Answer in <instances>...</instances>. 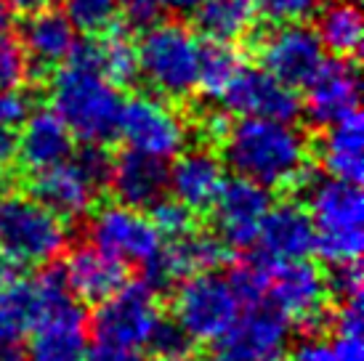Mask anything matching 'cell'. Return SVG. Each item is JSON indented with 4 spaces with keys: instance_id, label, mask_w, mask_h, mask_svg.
I'll list each match as a JSON object with an SVG mask.
<instances>
[{
    "instance_id": "obj_1",
    "label": "cell",
    "mask_w": 364,
    "mask_h": 361,
    "mask_svg": "<svg viewBox=\"0 0 364 361\" xmlns=\"http://www.w3.org/2000/svg\"><path fill=\"white\" fill-rule=\"evenodd\" d=\"M223 162L234 176L266 189H301L309 173V139L293 120L240 117L223 128Z\"/></svg>"
},
{
    "instance_id": "obj_2",
    "label": "cell",
    "mask_w": 364,
    "mask_h": 361,
    "mask_svg": "<svg viewBox=\"0 0 364 361\" xmlns=\"http://www.w3.org/2000/svg\"><path fill=\"white\" fill-rule=\"evenodd\" d=\"M122 101L120 85L99 70L96 41L75 43L51 82V107L72 136L107 146L120 133Z\"/></svg>"
},
{
    "instance_id": "obj_3",
    "label": "cell",
    "mask_w": 364,
    "mask_h": 361,
    "mask_svg": "<svg viewBox=\"0 0 364 361\" xmlns=\"http://www.w3.org/2000/svg\"><path fill=\"white\" fill-rule=\"evenodd\" d=\"M309 197L314 221V252L330 266L359 261L364 244V197L362 186L335 176H309L301 186Z\"/></svg>"
},
{
    "instance_id": "obj_4",
    "label": "cell",
    "mask_w": 364,
    "mask_h": 361,
    "mask_svg": "<svg viewBox=\"0 0 364 361\" xmlns=\"http://www.w3.org/2000/svg\"><path fill=\"white\" fill-rule=\"evenodd\" d=\"M41 311L27 330L24 361H82L88 351V313L64 281L61 269L35 274Z\"/></svg>"
},
{
    "instance_id": "obj_5",
    "label": "cell",
    "mask_w": 364,
    "mask_h": 361,
    "mask_svg": "<svg viewBox=\"0 0 364 361\" xmlns=\"http://www.w3.org/2000/svg\"><path fill=\"white\" fill-rule=\"evenodd\" d=\"M203 43L181 21H154L144 27L139 53V77L165 99H186L197 90Z\"/></svg>"
},
{
    "instance_id": "obj_6",
    "label": "cell",
    "mask_w": 364,
    "mask_h": 361,
    "mask_svg": "<svg viewBox=\"0 0 364 361\" xmlns=\"http://www.w3.org/2000/svg\"><path fill=\"white\" fill-rule=\"evenodd\" d=\"M67 221L19 191L0 189V255L16 266H48L67 247Z\"/></svg>"
},
{
    "instance_id": "obj_7",
    "label": "cell",
    "mask_w": 364,
    "mask_h": 361,
    "mask_svg": "<svg viewBox=\"0 0 364 361\" xmlns=\"http://www.w3.org/2000/svg\"><path fill=\"white\" fill-rule=\"evenodd\" d=\"M245 311L229 276L213 271H200L178 281L173 295V321L194 343H213L240 319Z\"/></svg>"
},
{
    "instance_id": "obj_8",
    "label": "cell",
    "mask_w": 364,
    "mask_h": 361,
    "mask_svg": "<svg viewBox=\"0 0 364 361\" xmlns=\"http://www.w3.org/2000/svg\"><path fill=\"white\" fill-rule=\"evenodd\" d=\"M263 303H269L290 324H298L304 330H319L327 319L330 306L327 276L309 258L269 261Z\"/></svg>"
},
{
    "instance_id": "obj_9",
    "label": "cell",
    "mask_w": 364,
    "mask_h": 361,
    "mask_svg": "<svg viewBox=\"0 0 364 361\" xmlns=\"http://www.w3.org/2000/svg\"><path fill=\"white\" fill-rule=\"evenodd\" d=\"M160 321L162 308L157 301V290L141 279L125 281L120 290L99 303V311L93 316V330L99 340L144 348Z\"/></svg>"
},
{
    "instance_id": "obj_10",
    "label": "cell",
    "mask_w": 364,
    "mask_h": 361,
    "mask_svg": "<svg viewBox=\"0 0 364 361\" xmlns=\"http://www.w3.org/2000/svg\"><path fill=\"white\" fill-rule=\"evenodd\" d=\"M91 244L99 247L122 266H149L162 247L160 231L154 229L152 218L144 210L128 205H109L102 208L91 218L88 226Z\"/></svg>"
},
{
    "instance_id": "obj_11",
    "label": "cell",
    "mask_w": 364,
    "mask_h": 361,
    "mask_svg": "<svg viewBox=\"0 0 364 361\" xmlns=\"http://www.w3.org/2000/svg\"><path fill=\"white\" fill-rule=\"evenodd\" d=\"M293 324L269 303L247 306L221 338L210 343L205 361H266L282 356Z\"/></svg>"
},
{
    "instance_id": "obj_12",
    "label": "cell",
    "mask_w": 364,
    "mask_h": 361,
    "mask_svg": "<svg viewBox=\"0 0 364 361\" xmlns=\"http://www.w3.org/2000/svg\"><path fill=\"white\" fill-rule=\"evenodd\" d=\"M117 136L125 139L128 149H136L157 160H173L178 151L186 149L189 128L181 114L165 101L154 96H133L122 101Z\"/></svg>"
},
{
    "instance_id": "obj_13",
    "label": "cell",
    "mask_w": 364,
    "mask_h": 361,
    "mask_svg": "<svg viewBox=\"0 0 364 361\" xmlns=\"http://www.w3.org/2000/svg\"><path fill=\"white\" fill-rule=\"evenodd\" d=\"M272 205V189L242 176L226 178L210 208L215 237L232 250H250L258 242L263 218Z\"/></svg>"
},
{
    "instance_id": "obj_14",
    "label": "cell",
    "mask_w": 364,
    "mask_h": 361,
    "mask_svg": "<svg viewBox=\"0 0 364 361\" xmlns=\"http://www.w3.org/2000/svg\"><path fill=\"white\" fill-rule=\"evenodd\" d=\"M218 101L237 117H272V120H298L304 104L298 90L279 82L263 67L242 64L223 85Z\"/></svg>"
},
{
    "instance_id": "obj_15",
    "label": "cell",
    "mask_w": 364,
    "mask_h": 361,
    "mask_svg": "<svg viewBox=\"0 0 364 361\" xmlns=\"http://www.w3.org/2000/svg\"><path fill=\"white\" fill-rule=\"evenodd\" d=\"M261 67L290 88H306L324 64V45L306 21L277 24L258 45Z\"/></svg>"
},
{
    "instance_id": "obj_16",
    "label": "cell",
    "mask_w": 364,
    "mask_h": 361,
    "mask_svg": "<svg viewBox=\"0 0 364 361\" xmlns=\"http://www.w3.org/2000/svg\"><path fill=\"white\" fill-rule=\"evenodd\" d=\"M223 261H226V244L215 234L189 231L168 242L162 239V247L154 255V261L144 266V281L154 290H162L192 274L218 269Z\"/></svg>"
},
{
    "instance_id": "obj_17",
    "label": "cell",
    "mask_w": 364,
    "mask_h": 361,
    "mask_svg": "<svg viewBox=\"0 0 364 361\" xmlns=\"http://www.w3.org/2000/svg\"><path fill=\"white\" fill-rule=\"evenodd\" d=\"M359 109V72L351 59H335L319 67L306 82L304 112L316 128H327Z\"/></svg>"
},
{
    "instance_id": "obj_18",
    "label": "cell",
    "mask_w": 364,
    "mask_h": 361,
    "mask_svg": "<svg viewBox=\"0 0 364 361\" xmlns=\"http://www.w3.org/2000/svg\"><path fill=\"white\" fill-rule=\"evenodd\" d=\"M99 191L102 189L70 157L59 165H51L46 171L35 173L30 197H35L41 205L56 212L61 221H77L93 210V205L99 200Z\"/></svg>"
},
{
    "instance_id": "obj_19",
    "label": "cell",
    "mask_w": 364,
    "mask_h": 361,
    "mask_svg": "<svg viewBox=\"0 0 364 361\" xmlns=\"http://www.w3.org/2000/svg\"><path fill=\"white\" fill-rule=\"evenodd\" d=\"M223 160L210 149H183L168 168V191L192 212H205L221 191Z\"/></svg>"
},
{
    "instance_id": "obj_20",
    "label": "cell",
    "mask_w": 364,
    "mask_h": 361,
    "mask_svg": "<svg viewBox=\"0 0 364 361\" xmlns=\"http://www.w3.org/2000/svg\"><path fill=\"white\" fill-rule=\"evenodd\" d=\"M255 244H261V255L269 261L309 258L314 252V221L306 205L293 200L272 205Z\"/></svg>"
},
{
    "instance_id": "obj_21",
    "label": "cell",
    "mask_w": 364,
    "mask_h": 361,
    "mask_svg": "<svg viewBox=\"0 0 364 361\" xmlns=\"http://www.w3.org/2000/svg\"><path fill=\"white\" fill-rule=\"evenodd\" d=\"M107 186H112V194L120 205L149 210L168 191V165L165 160L128 149L112 162Z\"/></svg>"
},
{
    "instance_id": "obj_22",
    "label": "cell",
    "mask_w": 364,
    "mask_h": 361,
    "mask_svg": "<svg viewBox=\"0 0 364 361\" xmlns=\"http://www.w3.org/2000/svg\"><path fill=\"white\" fill-rule=\"evenodd\" d=\"M61 274H64V281L72 295L88 306H99L128 281L125 266L109 255H104L93 244L75 247L61 266Z\"/></svg>"
},
{
    "instance_id": "obj_23",
    "label": "cell",
    "mask_w": 364,
    "mask_h": 361,
    "mask_svg": "<svg viewBox=\"0 0 364 361\" xmlns=\"http://www.w3.org/2000/svg\"><path fill=\"white\" fill-rule=\"evenodd\" d=\"M19 128L21 133L16 139V160L32 173L70 160L75 151V136L53 109L30 112Z\"/></svg>"
},
{
    "instance_id": "obj_24",
    "label": "cell",
    "mask_w": 364,
    "mask_h": 361,
    "mask_svg": "<svg viewBox=\"0 0 364 361\" xmlns=\"http://www.w3.org/2000/svg\"><path fill=\"white\" fill-rule=\"evenodd\" d=\"M77 43V30L72 27L67 14L53 9L30 14L21 30V50L38 67H56L70 59Z\"/></svg>"
},
{
    "instance_id": "obj_25",
    "label": "cell",
    "mask_w": 364,
    "mask_h": 361,
    "mask_svg": "<svg viewBox=\"0 0 364 361\" xmlns=\"http://www.w3.org/2000/svg\"><path fill=\"white\" fill-rule=\"evenodd\" d=\"M324 173L335 178L362 183L364 178V122L359 109L324 128L319 144Z\"/></svg>"
},
{
    "instance_id": "obj_26",
    "label": "cell",
    "mask_w": 364,
    "mask_h": 361,
    "mask_svg": "<svg viewBox=\"0 0 364 361\" xmlns=\"http://www.w3.org/2000/svg\"><path fill=\"white\" fill-rule=\"evenodd\" d=\"M316 38L324 50L335 53L338 59H354L362 50L364 19L351 0H333L316 9Z\"/></svg>"
},
{
    "instance_id": "obj_27",
    "label": "cell",
    "mask_w": 364,
    "mask_h": 361,
    "mask_svg": "<svg viewBox=\"0 0 364 361\" xmlns=\"http://www.w3.org/2000/svg\"><path fill=\"white\" fill-rule=\"evenodd\" d=\"M197 30L208 41L237 43L253 30L255 3L253 0H200L192 11Z\"/></svg>"
},
{
    "instance_id": "obj_28",
    "label": "cell",
    "mask_w": 364,
    "mask_h": 361,
    "mask_svg": "<svg viewBox=\"0 0 364 361\" xmlns=\"http://www.w3.org/2000/svg\"><path fill=\"white\" fill-rule=\"evenodd\" d=\"M96 56H99V70L114 85H131L139 80V53H136V43L128 35L104 32L102 41H96Z\"/></svg>"
},
{
    "instance_id": "obj_29",
    "label": "cell",
    "mask_w": 364,
    "mask_h": 361,
    "mask_svg": "<svg viewBox=\"0 0 364 361\" xmlns=\"http://www.w3.org/2000/svg\"><path fill=\"white\" fill-rule=\"evenodd\" d=\"M242 67V56L234 48V43L210 41L200 50V77L197 88H203L210 99H218L223 85L232 80V75Z\"/></svg>"
},
{
    "instance_id": "obj_30",
    "label": "cell",
    "mask_w": 364,
    "mask_h": 361,
    "mask_svg": "<svg viewBox=\"0 0 364 361\" xmlns=\"http://www.w3.org/2000/svg\"><path fill=\"white\" fill-rule=\"evenodd\" d=\"M64 9L75 30L85 35H104L114 27L120 0H64Z\"/></svg>"
},
{
    "instance_id": "obj_31",
    "label": "cell",
    "mask_w": 364,
    "mask_h": 361,
    "mask_svg": "<svg viewBox=\"0 0 364 361\" xmlns=\"http://www.w3.org/2000/svg\"><path fill=\"white\" fill-rule=\"evenodd\" d=\"M194 215L186 205H181L178 200H157L149 208V218H152L154 229L160 231L162 239H173L194 231Z\"/></svg>"
},
{
    "instance_id": "obj_32",
    "label": "cell",
    "mask_w": 364,
    "mask_h": 361,
    "mask_svg": "<svg viewBox=\"0 0 364 361\" xmlns=\"http://www.w3.org/2000/svg\"><path fill=\"white\" fill-rule=\"evenodd\" d=\"M200 6V0H120L125 19L133 27H149L162 16V11L173 14H192Z\"/></svg>"
},
{
    "instance_id": "obj_33",
    "label": "cell",
    "mask_w": 364,
    "mask_h": 361,
    "mask_svg": "<svg viewBox=\"0 0 364 361\" xmlns=\"http://www.w3.org/2000/svg\"><path fill=\"white\" fill-rule=\"evenodd\" d=\"M253 3L255 11L274 24L311 19L316 9L322 6V0H253Z\"/></svg>"
},
{
    "instance_id": "obj_34",
    "label": "cell",
    "mask_w": 364,
    "mask_h": 361,
    "mask_svg": "<svg viewBox=\"0 0 364 361\" xmlns=\"http://www.w3.org/2000/svg\"><path fill=\"white\" fill-rule=\"evenodd\" d=\"M362 287H364V274H362L359 261L338 263V266H333L330 276H327L330 298H335L338 303L362 298Z\"/></svg>"
},
{
    "instance_id": "obj_35",
    "label": "cell",
    "mask_w": 364,
    "mask_h": 361,
    "mask_svg": "<svg viewBox=\"0 0 364 361\" xmlns=\"http://www.w3.org/2000/svg\"><path fill=\"white\" fill-rule=\"evenodd\" d=\"M24 75H27V56L19 43L9 38V32H3L0 35V88L21 85Z\"/></svg>"
},
{
    "instance_id": "obj_36",
    "label": "cell",
    "mask_w": 364,
    "mask_h": 361,
    "mask_svg": "<svg viewBox=\"0 0 364 361\" xmlns=\"http://www.w3.org/2000/svg\"><path fill=\"white\" fill-rule=\"evenodd\" d=\"M72 160L77 162L82 168V173L88 176V178L104 189L107 183H109V173H112V154L104 149V144H85V149H80L77 154L72 151Z\"/></svg>"
},
{
    "instance_id": "obj_37",
    "label": "cell",
    "mask_w": 364,
    "mask_h": 361,
    "mask_svg": "<svg viewBox=\"0 0 364 361\" xmlns=\"http://www.w3.org/2000/svg\"><path fill=\"white\" fill-rule=\"evenodd\" d=\"M32 112V96L19 85L14 88H0V128H19Z\"/></svg>"
},
{
    "instance_id": "obj_38",
    "label": "cell",
    "mask_w": 364,
    "mask_h": 361,
    "mask_svg": "<svg viewBox=\"0 0 364 361\" xmlns=\"http://www.w3.org/2000/svg\"><path fill=\"white\" fill-rule=\"evenodd\" d=\"M82 361H146L141 348H131V345H120L112 340H96L88 345V351Z\"/></svg>"
},
{
    "instance_id": "obj_39",
    "label": "cell",
    "mask_w": 364,
    "mask_h": 361,
    "mask_svg": "<svg viewBox=\"0 0 364 361\" xmlns=\"http://www.w3.org/2000/svg\"><path fill=\"white\" fill-rule=\"evenodd\" d=\"M362 301L364 298H354V301H343L341 308L335 313V332H362L364 327V313H362Z\"/></svg>"
},
{
    "instance_id": "obj_40",
    "label": "cell",
    "mask_w": 364,
    "mask_h": 361,
    "mask_svg": "<svg viewBox=\"0 0 364 361\" xmlns=\"http://www.w3.org/2000/svg\"><path fill=\"white\" fill-rule=\"evenodd\" d=\"M333 351L338 361H364L362 332H335Z\"/></svg>"
},
{
    "instance_id": "obj_41",
    "label": "cell",
    "mask_w": 364,
    "mask_h": 361,
    "mask_svg": "<svg viewBox=\"0 0 364 361\" xmlns=\"http://www.w3.org/2000/svg\"><path fill=\"white\" fill-rule=\"evenodd\" d=\"M290 361H338V356L333 351V343H324L319 338H314V340L301 343L293 351Z\"/></svg>"
},
{
    "instance_id": "obj_42",
    "label": "cell",
    "mask_w": 364,
    "mask_h": 361,
    "mask_svg": "<svg viewBox=\"0 0 364 361\" xmlns=\"http://www.w3.org/2000/svg\"><path fill=\"white\" fill-rule=\"evenodd\" d=\"M14 160H16V136L9 128H0V180L6 178Z\"/></svg>"
},
{
    "instance_id": "obj_43",
    "label": "cell",
    "mask_w": 364,
    "mask_h": 361,
    "mask_svg": "<svg viewBox=\"0 0 364 361\" xmlns=\"http://www.w3.org/2000/svg\"><path fill=\"white\" fill-rule=\"evenodd\" d=\"M6 3H9L11 11L30 16V14H38V11L53 9V3H56V0H6Z\"/></svg>"
},
{
    "instance_id": "obj_44",
    "label": "cell",
    "mask_w": 364,
    "mask_h": 361,
    "mask_svg": "<svg viewBox=\"0 0 364 361\" xmlns=\"http://www.w3.org/2000/svg\"><path fill=\"white\" fill-rule=\"evenodd\" d=\"M154 361H200L194 348H186V351H176V353H162V356H154Z\"/></svg>"
},
{
    "instance_id": "obj_45",
    "label": "cell",
    "mask_w": 364,
    "mask_h": 361,
    "mask_svg": "<svg viewBox=\"0 0 364 361\" xmlns=\"http://www.w3.org/2000/svg\"><path fill=\"white\" fill-rule=\"evenodd\" d=\"M11 24H14V11L9 9V3H6V0H0V35H3V32H9Z\"/></svg>"
},
{
    "instance_id": "obj_46",
    "label": "cell",
    "mask_w": 364,
    "mask_h": 361,
    "mask_svg": "<svg viewBox=\"0 0 364 361\" xmlns=\"http://www.w3.org/2000/svg\"><path fill=\"white\" fill-rule=\"evenodd\" d=\"M9 279H11V266L6 258H0V292H3L6 284H9Z\"/></svg>"
},
{
    "instance_id": "obj_47",
    "label": "cell",
    "mask_w": 364,
    "mask_h": 361,
    "mask_svg": "<svg viewBox=\"0 0 364 361\" xmlns=\"http://www.w3.org/2000/svg\"><path fill=\"white\" fill-rule=\"evenodd\" d=\"M266 361H282V356H277V359H266Z\"/></svg>"
}]
</instances>
